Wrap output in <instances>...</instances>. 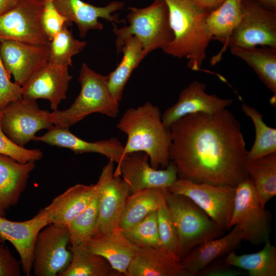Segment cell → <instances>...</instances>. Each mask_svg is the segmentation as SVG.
Returning a JSON list of instances; mask_svg holds the SVG:
<instances>
[{"mask_svg":"<svg viewBox=\"0 0 276 276\" xmlns=\"http://www.w3.org/2000/svg\"><path fill=\"white\" fill-rule=\"evenodd\" d=\"M260 251L248 254L238 255L235 251L228 254L225 261L241 269L249 276L276 275V247L269 240Z\"/></svg>","mask_w":276,"mask_h":276,"instance_id":"4dcf8cb0","label":"cell"},{"mask_svg":"<svg viewBox=\"0 0 276 276\" xmlns=\"http://www.w3.org/2000/svg\"><path fill=\"white\" fill-rule=\"evenodd\" d=\"M0 154L11 157L20 163L40 160L42 152L37 149H29L20 147L10 140L4 133L1 126L0 112Z\"/></svg>","mask_w":276,"mask_h":276,"instance_id":"74e56055","label":"cell"},{"mask_svg":"<svg viewBox=\"0 0 276 276\" xmlns=\"http://www.w3.org/2000/svg\"><path fill=\"white\" fill-rule=\"evenodd\" d=\"M59 12L71 22L77 25L79 36L84 38L90 30H101L103 25L99 21L102 18L112 24L123 22L115 12L121 10L125 3L112 1L107 5L96 6L82 0H52Z\"/></svg>","mask_w":276,"mask_h":276,"instance_id":"d6986e66","label":"cell"},{"mask_svg":"<svg viewBox=\"0 0 276 276\" xmlns=\"http://www.w3.org/2000/svg\"><path fill=\"white\" fill-rule=\"evenodd\" d=\"M78 80L80 91L67 109L53 110L50 116L55 126L69 128L87 116L95 113L116 118L119 113V102L111 94L108 76L96 72L83 63Z\"/></svg>","mask_w":276,"mask_h":276,"instance_id":"277c9868","label":"cell"},{"mask_svg":"<svg viewBox=\"0 0 276 276\" xmlns=\"http://www.w3.org/2000/svg\"><path fill=\"white\" fill-rule=\"evenodd\" d=\"M167 190L188 197L214 221L225 229L228 228L233 209L235 187L197 183L178 178Z\"/></svg>","mask_w":276,"mask_h":276,"instance_id":"30bf717a","label":"cell"},{"mask_svg":"<svg viewBox=\"0 0 276 276\" xmlns=\"http://www.w3.org/2000/svg\"><path fill=\"white\" fill-rule=\"evenodd\" d=\"M245 168L261 205L276 195V152L252 159H246Z\"/></svg>","mask_w":276,"mask_h":276,"instance_id":"f546056e","label":"cell"},{"mask_svg":"<svg viewBox=\"0 0 276 276\" xmlns=\"http://www.w3.org/2000/svg\"><path fill=\"white\" fill-rule=\"evenodd\" d=\"M121 52L122 60L117 67L107 75L110 91L119 102L122 99L124 88L132 72L145 58L143 44L134 36L126 38Z\"/></svg>","mask_w":276,"mask_h":276,"instance_id":"83f0119b","label":"cell"},{"mask_svg":"<svg viewBox=\"0 0 276 276\" xmlns=\"http://www.w3.org/2000/svg\"><path fill=\"white\" fill-rule=\"evenodd\" d=\"M247 272L239 268L228 264L224 258H219L212 262L196 275L199 276H238L246 274Z\"/></svg>","mask_w":276,"mask_h":276,"instance_id":"60d3db41","label":"cell"},{"mask_svg":"<svg viewBox=\"0 0 276 276\" xmlns=\"http://www.w3.org/2000/svg\"><path fill=\"white\" fill-rule=\"evenodd\" d=\"M231 53L244 60L273 94L271 103L275 105L276 48L269 46L230 47Z\"/></svg>","mask_w":276,"mask_h":276,"instance_id":"484cf974","label":"cell"},{"mask_svg":"<svg viewBox=\"0 0 276 276\" xmlns=\"http://www.w3.org/2000/svg\"><path fill=\"white\" fill-rule=\"evenodd\" d=\"M264 8L276 12V0H252Z\"/></svg>","mask_w":276,"mask_h":276,"instance_id":"f6af8a7d","label":"cell"},{"mask_svg":"<svg viewBox=\"0 0 276 276\" xmlns=\"http://www.w3.org/2000/svg\"><path fill=\"white\" fill-rule=\"evenodd\" d=\"M35 168V162L20 163L0 154V216L18 203Z\"/></svg>","mask_w":276,"mask_h":276,"instance_id":"603a6c76","label":"cell"},{"mask_svg":"<svg viewBox=\"0 0 276 276\" xmlns=\"http://www.w3.org/2000/svg\"><path fill=\"white\" fill-rule=\"evenodd\" d=\"M202 9L211 12L219 6L224 0H192Z\"/></svg>","mask_w":276,"mask_h":276,"instance_id":"7bdbcfd3","label":"cell"},{"mask_svg":"<svg viewBox=\"0 0 276 276\" xmlns=\"http://www.w3.org/2000/svg\"><path fill=\"white\" fill-rule=\"evenodd\" d=\"M117 127L127 136L123 158L128 153L141 151L148 155L150 165L155 169H164L169 165L171 135L163 123L158 107L147 102L128 108Z\"/></svg>","mask_w":276,"mask_h":276,"instance_id":"3957f363","label":"cell"},{"mask_svg":"<svg viewBox=\"0 0 276 276\" xmlns=\"http://www.w3.org/2000/svg\"><path fill=\"white\" fill-rule=\"evenodd\" d=\"M206 89L205 84L197 80L183 88L177 102L162 114L164 125L169 129L173 123L185 116L198 112L215 113L227 109L233 103V99L209 94Z\"/></svg>","mask_w":276,"mask_h":276,"instance_id":"e0dca14e","label":"cell"},{"mask_svg":"<svg viewBox=\"0 0 276 276\" xmlns=\"http://www.w3.org/2000/svg\"><path fill=\"white\" fill-rule=\"evenodd\" d=\"M96 189V184L78 183L55 197L43 208L50 223L67 226L89 204Z\"/></svg>","mask_w":276,"mask_h":276,"instance_id":"d4e9b609","label":"cell"},{"mask_svg":"<svg viewBox=\"0 0 276 276\" xmlns=\"http://www.w3.org/2000/svg\"><path fill=\"white\" fill-rule=\"evenodd\" d=\"M34 141L70 149L75 154L97 153L106 156L118 166L123 159L124 146L115 137L96 142H88L72 133L69 128L54 126L41 136H35Z\"/></svg>","mask_w":276,"mask_h":276,"instance_id":"ffe728a7","label":"cell"},{"mask_svg":"<svg viewBox=\"0 0 276 276\" xmlns=\"http://www.w3.org/2000/svg\"><path fill=\"white\" fill-rule=\"evenodd\" d=\"M116 176H122L130 194L146 189H167L178 179L175 165L171 162L163 169H155L149 163L144 152L126 154L114 171Z\"/></svg>","mask_w":276,"mask_h":276,"instance_id":"5bb4252c","label":"cell"},{"mask_svg":"<svg viewBox=\"0 0 276 276\" xmlns=\"http://www.w3.org/2000/svg\"><path fill=\"white\" fill-rule=\"evenodd\" d=\"M43 6L41 0H19L13 8L0 15V41L49 44L50 40L41 24Z\"/></svg>","mask_w":276,"mask_h":276,"instance_id":"7c38bea8","label":"cell"},{"mask_svg":"<svg viewBox=\"0 0 276 276\" xmlns=\"http://www.w3.org/2000/svg\"><path fill=\"white\" fill-rule=\"evenodd\" d=\"M91 252L105 258L122 275L127 276L128 267L140 247L127 239L119 227L91 237L85 242Z\"/></svg>","mask_w":276,"mask_h":276,"instance_id":"44dd1931","label":"cell"},{"mask_svg":"<svg viewBox=\"0 0 276 276\" xmlns=\"http://www.w3.org/2000/svg\"><path fill=\"white\" fill-rule=\"evenodd\" d=\"M68 266L58 276H121L102 256L90 251L85 243L71 245Z\"/></svg>","mask_w":276,"mask_h":276,"instance_id":"f1b7e54d","label":"cell"},{"mask_svg":"<svg viewBox=\"0 0 276 276\" xmlns=\"http://www.w3.org/2000/svg\"><path fill=\"white\" fill-rule=\"evenodd\" d=\"M122 232L127 239L140 247L160 248L157 211L151 212L136 224Z\"/></svg>","mask_w":276,"mask_h":276,"instance_id":"d590c367","label":"cell"},{"mask_svg":"<svg viewBox=\"0 0 276 276\" xmlns=\"http://www.w3.org/2000/svg\"><path fill=\"white\" fill-rule=\"evenodd\" d=\"M167 189L150 188L133 192L128 196L119 227L122 231L133 226L166 201Z\"/></svg>","mask_w":276,"mask_h":276,"instance_id":"4316f807","label":"cell"},{"mask_svg":"<svg viewBox=\"0 0 276 276\" xmlns=\"http://www.w3.org/2000/svg\"><path fill=\"white\" fill-rule=\"evenodd\" d=\"M44 209L31 219L22 221L9 220L0 216V239L10 242L18 252L22 271L27 276L32 271L33 250L40 231L49 224Z\"/></svg>","mask_w":276,"mask_h":276,"instance_id":"2e32d148","label":"cell"},{"mask_svg":"<svg viewBox=\"0 0 276 276\" xmlns=\"http://www.w3.org/2000/svg\"><path fill=\"white\" fill-rule=\"evenodd\" d=\"M242 16L224 48L213 56L214 65L221 59L227 48L269 46L276 48V12L252 0H242Z\"/></svg>","mask_w":276,"mask_h":276,"instance_id":"52a82bcc","label":"cell"},{"mask_svg":"<svg viewBox=\"0 0 276 276\" xmlns=\"http://www.w3.org/2000/svg\"><path fill=\"white\" fill-rule=\"evenodd\" d=\"M166 202L177 232V255L180 260L193 248L222 236L225 230L184 195L167 190Z\"/></svg>","mask_w":276,"mask_h":276,"instance_id":"8992f818","label":"cell"},{"mask_svg":"<svg viewBox=\"0 0 276 276\" xmlns=\"http://www.w3.org/2000/svg\"><path fill=\"white\" fill-rule=\"evenodd\" d=\"M0 112H1V111H0Z\"/></svg>","mask_w":276,"mask_h":276,"instance_id":"7dc6e473","label":"cell"},{"mask_svg":"<svg viewBox=\"0 0 276 276\" xmlns=\"http://www.w3.org/2000/svg\"><path fill=\"white\" fill-rule=\"evenodd\" d=\"M235 225H238L242 231L244 241L259 244L269 240L270 213L261 205L249 177L235 187L233 209L228 228Z\"/></svg>","mask_w":276,"mask_h":276,"instance_id":"ba28073f","label":"cell"},{"mask_svg":"<svg viewBox=\"0 0 276 276\" xmlns=\"http://www.w3.org/2000/svg\"><path fill=\"white\" fill-rule=\"evenodd\" d=\"M0 55V111L9 103L22 98V87L11 81Z\"/></svg>","mask_w":276,"mask_h":276,"instance_id":"ab89813d","label":"cell"},{"mask_svg":"<svg viewBox=\"0 0 276 276\" xmlns=\"http://www.w3.org/2000/svg\"><path fill=\"white\" fill-rule=\"evenodd\" d=\"M69 66L48 63L35 73L22 87V98L43 99L49 101L51 108L58 109L66 93L72 76Z\"/></svg>","mask_w":276,"mask_h":276,"instance_id":"ac0fdd59","label":"cell"},{"mask_svg":"<svg viewBox=\"0 0 276 276\" xmlns=\"http://www.w3.org/2000/svg\"><path fill=\"white\" fill-rule=\"evenodd\" d=\"M169 129V157L178 178L236 187L248 177L241 125L227 109L185 116Z\"/></svg>","mask_w":276,"mask_h":276,"instance_id":"6da1fadb","label":"cell"},{"mask_svg":"<svg viewBox=\"0 0 276 276\" xmlns=\"http://www.w3.org/2000/svg\"><path fill=\"white\" fill-rule=\"evenodd\" d=\"M98 216L99 200L96 188L89 204L67 226L71 245L85 243L91 237Z\"/></svg>","mask_w":276,"mask_h":276,"instance_id":"e575fe53","label":"cell"},{"mask_svg":"<svg viewBox=\"0 0 276 276\" xmlns=\"http://www.w3.org/2000/svg\"><path fill=\"white\" fill-rule=\"evenodd\" d=\"M241 109L250 118L255 129V140L251 149L247 152L246 159L276 152V129L267 125L263 115L255 107L244 103Z\"/></svg>","mask_w":276,"mask_h":276,"instance_id":"d6a6232c","label":"cell"},{"mask_svg":"<svg viewBox=\"0 0 276 276\" xmlns=\"http://www.w3.org/2000/svg\"><path fill=\"white\" fill-rule=\"evenodd\" d=\"M50 113L41 109L36 100L22 98L9 103L1 111V126L10 140L24 147L33 141L38 131L54 126Z\"/></svg>","mask_w":276,"mask_h":276,"instance_id":"9c48e42d","label":"cell"},{"mask_svg":"<svg viewBox=\"0 0 276 276\" xmlns=\"http://www.w3.org/2000/svg\"><path fill=\"white\" fill-rule=\"evenodd\" d=\"M67 226L51 223L39 232L33 250L32 271L35 276H58L68 266L72 258L67 248Z\"/></svg>","mask_w":276,"mask_h":276,"instance_id":"8fae6325","label":"cell"},{"mask_svg":"<svg viewBox=\"0 0 276 276\" xmlns=\"http://www.w3.org/2000/svg\"><path fill=\"white\" fill-rule=\"evenodd\" d=\"M68 27L65 26L51 40L49 63L71 66L73 57L86 47V42L76 39Z\"/></svg>","mask_w":276,"mask_h":276,"instance_id":"836d02e7","label":"cell"},{"mask_svg":"<svg viewBox=\"0 0 276 276\" xmlns=\"http://www.w3.org/2000/svg\"><path fill=\"white\" fill-rule=\"evenodd\" d=\"M41 15L43 29L49 40L59 32L65 26L72 23L57 10L52 0H44Z\"/></svg>","mask_w":276,"mask_h":276,"instance_id":"f35d334b","label":"cell"},{"mask_svg":"<svg viewBox=\"0 0 276 276\" xmlns=\"http://www.w3.org/2000/svg\"><path fill=\"white\" fill-rule=\"evenodd\" d=\"M114 162L109 160L96 183L99 200L98 219L93 236L119 227L127 198L128 187L120 176L114 175Z\"/></svg>","mask_w":276,"mask_h":276,"instance_id":"4fadbf2b","label":"cell"},{"mask_svg":"<svg viewBox=\"0 0 276 276\" xmlns=\"http://www.w3.org/2000/svg\"><path fill=\"white\" fill-rule=\"evenodd\" d=\"M157 219L160 248L177 256V232L166 201L157 211Z\"/></svg>","mask_w":276,"mask_h":276,"instance_id":"8d00e7d4","label":"cell"},{"mask_svg":"<svg viewBox=\"0 0 276 276\" xmlns=\"http://www.w3.org/2000/svg\"><path fill=\"white\" fill-rule=\"evenodd\" d=\"M127 276H190L178 257L160 248L140 247Z\"/></svg>","mask_w":276,"mask_h":276,"instance_id":"cb8c5ba5","label":"cell"},{"mask_svg":"<svg viewBox=\"0 0 276 276\" xmlns=\"http://www.w3.org/2000/svg\"><path fill=\"white\" fill-rule=\"evenodd\" d=\"M49 44L16 41H0V55L14 82L22 87L35 73L49 63Z\"/></svg>","mask_w":276,"mask_h":276,"instance_id":"9a60e30c","label":"cell"},{"mask_svg":"<svg viewBox=\"0 0 276 276\" xmlns=\"http://www.w3.org/2000/svg\"><path fill=\"white\" fill-rule=\"evenodd\" d=\"M243 232L238 225L224 236L203 242L193 248L180 260L190 276L196 275L212 262L234 251L243 241Z\"/></svg>","mask_w":276,"mask_h":276,"instance_id":"7402d4cb","label":"cell"},{"mask_svg":"<svg viewBox=\"0 0 276 276\" xmlns=\"http://www.w3.org/2000/svg\"><path fill=\"white\" fill-rule=\"evenodd\" d=\"M3 243L0 239V276H20L22 271L20 260Z\"/></svg>","mask_w":276,"mask_h":276,"instance_id":"b9f144b4","label":"cell"},{"mask_svg":"<svg viewBox=\"0 0 276 276\" xmlns=\"http://www.w3.org/2000/svg\"><path fill=\"white\" fill-rule=\"evenodd\" d=\"M19 0H0V15L13 8Z\"/></svg>","mask_w":276,"mask_h":276,"instance_id":"ee69618b","label":"cell"},{"mask_svg":"<svg viewBox=\"0 0 276 276\" xmlns=\"http://www.w3.org/2000/svg\"><path fill=\"white\" fill-rule=\"evenodd\" d=\"M242 0H224L216 9L210 12L206 22L212 37L225 47L231 35L242 16Z\"/></svg>","mask_w":276,"mask_h":276,"instance_id":"1f68e13d","label":"cell"},{"mask_svg":"<svg viewBox=\"0 0 276 276\" xmlns=\"http://www.w3.org/2000/svg\"><path fill=\"white\" fill-rule=\"evenodd\" d=\"M41 1H44V0H41Z\"/></svg>","mask_w":276,"mask_h":276,"instance_id":"bcb514c9","label":"cell"},{"mask_svg":"<svg viewBox=\"0 0 276 276\" xmlns=\"http://www.w3.org/2000/svg\"><path fill=\"white\" fill-rule=\"evenodd\" d=\"M128 10L126 18L129 25L118 28L112 24L117 53L121 52L125 40L130 36L136 37L142 42L144 58L155 50H162L172 41L174 34L164 0H153L146 7H130Z\"/></svg>","mask_w":276,"mask_h":276,"instance_id":"5b68a950","label":"cell"},{"mask_svg":"<svg viewBox=\"0 0 276 276\" xmlns=\"http://www.w3.org/2000/svg\"><path fill=\"white\" fill-rule=\"evenodd\" d=\"M164 1L168 8L174 38L162 50L174 57L187 58L189 68L200 71L206 59V49L212 40L206 22L210 12L192 0Z\"/></svg>","mask_w":276,"mask_h":276,"instance_id":"7a4b0ae2","label":"cell"}]
</instances>
